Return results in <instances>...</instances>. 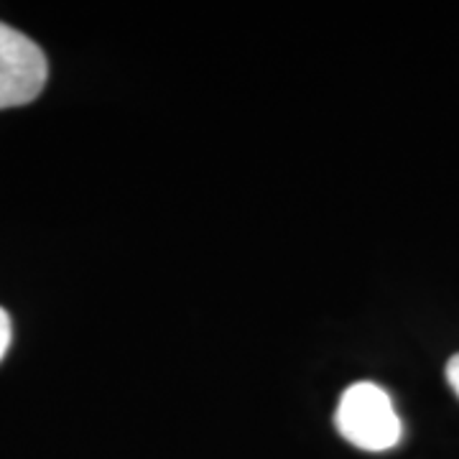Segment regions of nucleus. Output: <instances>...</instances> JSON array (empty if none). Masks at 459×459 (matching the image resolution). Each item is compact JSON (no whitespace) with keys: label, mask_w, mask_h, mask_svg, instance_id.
I'll return each mask as SVG.
<instances>
[{"label":"nucleus","mask_w":459,"mask_h":459,"mask_svg":"<svg viewBox=\"0 0 459 459\" xmlns=\"http://www.w3.org/2000/svg\"><path fill=\"white\" fill-rule=\"evenodd\" d=\"M337 431L365 452H385L401 442L403 424L394 409L391 395L376 383H355L340 398L334 413Z\"/></svg>","instance_id":"obj_1"},{"label":"nucleus","mask_w":459,"mask_h":459,"mask_svg":"<svg viewBox=\"0 0 459 459\" xmlns=\"http://www.w3.org/2000/svg\"><path fill=\"white\" fill-rule=\"evenodd\" d=\"M47 77L49 65L39 44L0 21V110L33 102Z\"/></svg>","instance_id":"obj_2"},{"label":"nucleus","mask_w":459,"mask_h":459,"mask_svg":"<svg viewBox=\"0 0 459 459\" xmlns=\"http://www.w3.org/2000/svg\"><path fill=\"white\" fill-rule=\"evenodd\" d=\"M11 340H13L11 316H8V312L0 307V360L5 358V352H8V347H11Z\"/></svg>","instance_id":"obj_3"},{"label":"nucleus","mask_w":459,"mask_h":459,"mask_svg":"<svg viewBox=\"0 0 459 459\" xmlns=\"http://www.w3.org/2000/svg\"><path fill=\"white\" fill-rule=\"evenodd\" d=\"M446 383L452 385V391L459 395V352L452 355L446 362Z\"/></svg>","instance_id":"obj_4"}]
</instances>
